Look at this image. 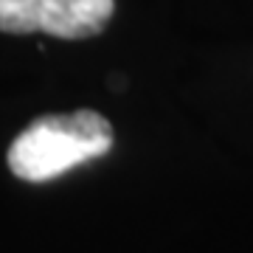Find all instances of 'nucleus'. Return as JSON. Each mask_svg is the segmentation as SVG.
Wrapping results in <instances>:
<instances>
[{"mask_svg":"<svg viewBox=\"0 0 253 253\" xmlns=\"http://www.w3.org/2000/svg\"><path fill=\"white\" fill-rule=\"evenodd\" d=\"M113 149V126L96 110L40 116L9 146V169L20 180L45 183Z\"/></svg>","mask_w":253,"mask_h":253,"instance_id":"nucleus-1","label":"nucleus"},{"mask_svg":"<svg viewBox=\"0 0 253 253\" xmlns=\"http://www.w3.org/2000/svg\"><path fill=\"white\" fill-rule=\"evenodd\" d=\"M116 0H0V31L84 40L101 34Z\"/></svg>","mask_w":253,"mask_h":253,"instance_id":"nucleus-2","label":"nucleus"}]
</instances>
